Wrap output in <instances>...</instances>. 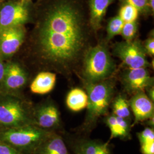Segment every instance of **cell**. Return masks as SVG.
<instances>
[{
  "label": "cell",
  "mask_w": 154,
  "mask_h": 154,
  "mask_svg": "<svg viewBox=\"0 0 154 154\" xmlns=\"http://www.w3.org/2000/svg\"><path fill=\"white\" fill-rule=\"evenodd\" d=\"M0 154H22L10 145L0 140Z\"/></svg>",
  "instance_id": "obj_26"
},
{
  "label": "cell",
  "mask_w": 154,
  "mask_h": 154,
  "mask_svg": "<svg viewBox=\"0 0 154 154\" xmlns=\"http://www.w3.org/2000/svg\"><path fill=\"white\" fill-rule=\"evenodd\" d=\"M28 80L26 72L17 63H8L5 72L1 87L6 91L18 90L25 86Z\"/></svg>",
  "instance_id": "obj_12"
},
{
  "label": "cell",
  "mask_w": 154,
  "mask_h": 154,
  "mask_svg": "<svg viewBox=\"0 0 154 154\" xmlns=\"http://www.w3.org/2000/svg\"><path fill=\"white\" fill-rule=\"evenodd\" d=\"M148 1H149V8L152 11V13H153L154 11V0H148Z\"/></svg>",
  "instance_id": "obj_31"
},
{
  "label": "cell",
  "mask_w": 154,
  "mask_h": 154,
  "mask_svg": "<svg viewBox=\"0 0 154 154\" xmlns=\"http://www.w3.org/2000/svg\"><path fill=\"white\" fill-rule=\"evenodd\" d=\"M128 103L134 116L131 127L154 116V102L147 97L144 91L132 95Z\"/></svg>",
  "instance_id": "obj_11"
},
{
  "label": "cell",
  "mask_w": 154,
  "mask_h": 154,
  "mask_svg": "<svg viewBox=\"0 0 154 154\" xmlns=\"http://www.w3.org/2000/svg\"><path fill=\"white\" fill-rule=\"evenodd\" d=\"M139 14L135 7L130 4H123L119 10L118 16L124 22H132L137 21Z\"/></svg>",
  "instance_id": "obj_20"
},
{
  "label": "cell",
  "mask_w": 154,
  "mask_h": 154,
  "mask_svg": "<svg viewBox=\"0 0 154 154\" xmlns=\"http://www.w3.org/2000/svg\"><path fill=\"white\" fill-rule=\"evenodd\" d=\"M88 25L79 0H54L39 23L37 44L41 56L66 72L88 49Z\"/></svg>",
  "instance_id": "obj_1"
},
{
  "label": "cell",
  "mask_w": 154,
  "mask_h": 154,
  "mask_svg": "<svg viewBox=\"0 0 154 154\" xmlns=\"http://www.w3.org/2000/svg\"><path fill=\"white\" fill-rule=\"evenodd\" d=\"M113 54L130 69L147 68L149 66L143 45L138 40L116 43Z\"/></svg>",
  "instance_id": "obj_6"
},
{
  "label": "cell",
  "mask_w": 154,
  "mask_h": 154,
  "mask_svg": "<svg viewBox=\"0 0 154 154\" xmlns=\"http://www.w3.org/2000/svg\"><path fill=\"white\" fill-rule=\"evenodd\" d=\"M145 93L147 97H149V99H151L153 102H154V88L153 86L149 87L148 88H146L145 90Z\"/></svg>",
  "instance_id": "obj_28"
},
{
  "label": "cell",
  "mask_w": 154,
  "mask_h": 154,
  "mask_svg": "<svg viewBox=\"0 0 154 154\" xmlns=\"http://www.w3.org/2000/svg\"><path fill=\"white\" fill-rule=\"evenodd\" d=\"M142 154H154V142L140 144Z\"/></svg>",
  "instance_id": "obj_27"
},
{
  "label": "cell",
  "mask_w": 154,
  "mask_h": 154,
  "mask_svg": "<svg viewBox=\"0 0 154 154\" xmlns=\"http://www.w3.org/2000/svg\"><path fill=\"white\" fill-rule=\"evenodd\" d=\"M34 154H70L63 139L55 131L41 143Z\"/></svg>",
  "instance_id": "obj_15"
},
{
  "label": "cell",
  "mask_w": 154,
  "mask_h": 154,
  "mask_svg": "<svg viewBox=\"0 0 154 154\" xmlns=\"http://www.w3.org/2000/svg\"><path fill=\"white\" fill-rule=\"evenodd\" d=\"M144 122L145 123V124L147 126L154 128V116H152V117L149 118L147 120H146V121H144Z\"/></svg>",
  "instance_id": "obj_30"
},
{
  "label": "cell",
  "mask_w": 154,
  "mask_h": 154,
  "mask_svg": "<svg viewBox=\"0 0 154 154\" xmlns=\"http://www.w3.org/2000/svg\"><path fill=\"white\" fill-rule=\"evenodd\" d=\"M112 114L130 121L131 109L128 100L125 95L119 94L112 100Z\"/></svg>",
  "instance_id": "obj_18"
},
{
  "label": "cell",
  "mask_w": 154,
  "mask_h": 154,
  "mask_svg": "<svg viewBox=\"0 0 154 154\" xmlns=\"http://www.w3.org/2000/svg\"><path fill=\"white\" fill-rule=\"evenodd\" d=\"M72 151L74 154H111L108 142L85 138L74 143Z\"/></svg>",
  "instance_id": "obj_13"
},
{
  "label": "cell",
  "mask_w": 154,
  "mask_h": 154,
  "mask_svg": "<svg viewBox=\"0 0 154 154\" xmlns=\"http://www.w3.org/2000/svg\"><path fill=\"white\" fill-rule=\"evenodd\" d=\"M115 0H88L90 11L89 23L95 31L101 28L102 22L109 6Z\"/></svg>",
  "instance_id": "obj_14"
},
{
  "label": "cell",
  "mask_w": 154,
  "mask_h": 154,
  "mask_svg": "<svg viewBox=\"0 0 154 154\" xmlns=\"http://www.w3.org/2000/svg\"><path fill=\"white\" fill-rule=\"evenodd\" d=\"M83 82H97L111 77L116 65L105 45H97L86 50L83 56Z\"/></svg>",
  "instance_id": "obj_4"
},
{
  "label": "cell",
  "mask_w": 154,
  "mask_h": 154,
  "mask_svg": "<svg viewBox=\"0 0 154 154\" xmlns=\"http://www.w3.org/2000/svg\"><path fill=\"white\" fill-rule=\"evenodd\" d=\"M124 90L133 95L154 86V77H151L147 68H134L125 72L122 77Z\"/></svg>",
  "instance_id": "obj_8"
},
{
  "label": "cell",
  "mask_w": 154,
  "mask_h": 154,
  "mask_svg": "<svg viewBox=\"0 0 154 154\" xmlns=\"http://www.w3.org/2000/svg\"><path fill=\"white\" fill-rule=\"evenodd\" d=\"M54 131L35 125L0 129V140L22 154H34L45 140Z\"/></svg>",
  "instance_id": "obj_3"
},
{
  "label": "cell",
  "mask_w": 154,
  "mask_h": 154,
  "mask_svg": "<svg viewBox=\"0 0 154 154\" xmlns=\"http://www.w3.org/2000/svg\"><path fill=\"white\" fill-rule=\"evenodd\" d=\"M123 4H127L135 7L140 14L149 15L152 14L148 0H119Z\"/></svg>",
  "instance_id": "obj_22"
},
{
  "label": "cell",
  "mask_w": 154,
  "mask_h": 154,
  "mask_svg": "<svg viewBox=\"0 0 154 154\" xmlns=\"http://www.w3.org/2000/svg\"><path fill=\"white\" fill-rule=\"evenodd\" d=\"M34 124L43 129L54 131L61 127V114L52 102H45L33 111Z\"/></svg>",
  "instance_id": "obj_9"
},
{
  "label": "cell",
  "mask_w": 154,
  "mask_h": 154,
  "mask_svg": "<svg viewBox=\"0 0 154 154\" xmlns=\"http://www.w3.org/2000/svg\"><path fill=\"white\" fill-rule=\"evenodd\" d=\"M29 18V0H18L6 3L0 9V30L23 25Z\"/></svg>",
  "instance_id": "obj_7"
},
{
  "label": "cell",
  "mask_w": 154,
  "mask_h": 154,
  "mask_svg": "<svg viewBox=\"0 0 154 154\" xmlns=\"http://www.w3.org/2000/svg\"><path fill=\"white\" fill-rule=\"evenodd\" d=\"M25 37L23 25L0 30V54L9 57L15 54L21 46Z\"/></svg>",
  "instance_id": "obj_10"
},
{
  "label": "cell",
  "mask_w": 154,
  "mask_h": 154,
  "mask_svg": "<svg viewBox=\"0 0 154 154\" xmlns=\"http://www.w3.org/2000/svg\"><path fill=\"white\" fill-rule=\"evenodd\" d=\"M144 49L147 54L153 57L154 55V35L152 36L149 37L147 39L143 45Z\"/></svg>",
  "instance_id": "obj_25"
},
{
  "label": "cell",
  "mask_w": 154,
  "mask_h": 154,
  "mask_svg": "<svg viewBox=\"0 0 154 154\" xmlns=\"http://www.w3.org/2000/svg\"><path fill=\"white\" fill-rule=\"evenodd\" d=\"M138 28V22L137 21L124 23L121 34L125 41L134 40L137 33Z\"/></svg>",
  "instance_id": "obj_21"
},
{
  "label": "cell",
  "mask_w": 154,
  "mask_h": 154,
  "mask_svg": "<svg viewBox=\"0 0 154 154\" xmlns=\"http://www.w3.org/2000/svg\"><path fill=\"white\" fill-rule=\"evenodd\" d=\"M140 144L154 142V130L153 128L147 127L140 132L137 133Z\"/></svg>",
  "instance_id": "obj_24"
},
{
  "label": "cell",
  "mask_w": 154,
  "mask_h": 154,
  "mask_svg": "<svg viewBox=\"0 0 154 154\" xmlns=\"http://www.w3.org/2000/svg\"><path fill=\"white\" fill-rule=\"evenodd\" d=\"M56 81L55 73L48 72H39L30 84V91L33 93L39 95L49 93L54 88Z\"/></svg>",
  "instance_id": "obj_16"
},
{
  "label": "cell",
  "mask_w": 154,
  "mask_h": 154,
  "mask_svg": "<svg viewBox=\"0 0 154 154\" xmlns=\"http://www.w3.org/2000/svg\"><path fill=\"white\" fill-rule=\"evenodd\" d=\"M105 122L110 130V140L114 138H119V126L116 116L112 114L107 116L105 118Z\"/></svg>",
  "instance_id": "obj_23"
},
{
  "label": "cell",
  "mask_w": 154,
  "mask_h": 154,
  "mask_svg": "<svg viewBox=\"0 0 154 154\" xmlns=\"http://www.w3.org/2000/svg\"><path fill=\"white\" fill-rule=\"evenodd\" d=\"M124 23L118 15L111 18L106 28V40L110 41L116 35L121 34Z\"/></svg>",
  "instance_id": "obj_19"
},
{
  "label": "cell",
  "mask_w": 154,
  "mask_h": 154,
  "mask_svg": "<svg viewBox=\"0 0 154 154\" xmlns=\"http://www.w3.org/2000/svg\"><path fill=\"white\" fill-rule=\"evenodd\" d=\"M35 125L33 111L20 99L11 96L0 97V129Z\"/></svg>",
  "instance_id": "obj_5"
},
{
  "label": "cell",
  "mask_w": 154,
  "mask_h": 154,
  "mask_svg": "<svg viewBox=\"0 0 154 154\" xmlns=\"http://www.w3.org/2000/svg\"><path fill=\"white\" fill-rule=\"evenodd\" d=\"M88 95V105L81 126L84 132L92 131L99 119L107 114L116 90L115 81L109 78L97 82H83Z\"/></svg>",
  "instance_id": "obj_2"
},
{
  "label": "cell",
  "mask_w": 154,
  "mask_h": 154,
  "mask_svg": "<svg viewBox=\"0 0 154 154\" xmlns=\"http://www.w3.org/2000/svg\"><path fill=\"white\" fill-rule=\"evenodd\" d=\"M66 103L68 109L72 111H81L88 107V95L82 88H72L66 96Z\"/></svg>",
  "instance_id": "obj_17"
},
{
  "label": "cell",
  "mask_w": 154,
  "mask_h": 154,
  "mask_svg": "<svg viewBox=\"0 0 154 154\" xmlns=\"http://www.w3.org/2000/svg\"><path fill=\"white\" fill-rule=\"evenodd\" d=\"M4 72H5V65L3 63L2 59L0 58V87L2 86V83L4 76Z\"/></svg>",
  "instance_id": "obj_29"
}]
</instances>
